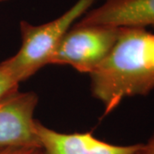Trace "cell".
Instances as JSON below:
<instances>
[{
	"label": "cell",
	"instance_id": "obj_9",
	"mask_svg": "<svg viewBox=\"0 0 154 154\" xmlns=\"http://www.w3.org/2000/svg\"><path fill=\"white\" fill-rule=\"evenodd\" d=\"M134 154H154V132L146 142L140 144V148Z\"/></svg>",
	"mask_w": 154,
	"mask_h": 154
},
{
	"label": "cell",
	"instance_id": "obj_6",
	"mask_svg": "<svg viewBox=\"0 0 154 154\" xmlns=\"http://www.w3.org/2000/svg\"><path fill=\"white\" fill-rule=\"evenodd\" d=\"M78 22L114 28H154V0H105Z\"/></svg>",
	"mask_w": 154,
	"mask_h": 154
},
{
	"label": "cell",
	"instance_id": "obj_1",
	"mask_svg": "<svg viewBox=\"0 0 154 154\" xmlns=\"http://www.w3.org/2000/svg\"><path fill=\"white\" fill-rule=\"evenodd\" d=\"M93 97L108 115L128 98L154 90V33L142 28H119L109 54L91 74Z\"/></svg>",
	"mask_w": 154,
	"mask_h": 154
},
{
	"label": "cell",
	"instance_id": "obj_4",
	"mask_svg": "<svg viewBox=\"0 0 154 154\" xmlns=\"http://www.w3.org/2000/svg\"><path fill=\"white\" fill-rule=\"evenodd\" d=\"M38 103L35 93L19 90L0 100V148L40 147L34 118Z\"/></svg>",
	"mask_w": 154,
	"mask_h": 154
},
{
	"label": "cell",
	"instance_id": "obj_5",
	"mask_svg": "<svg viewBox=\"0 0 154 154\" xmlns=\"http://www.w3.org/2000/svg\"><path fill=\"white\" fill-rule=\"evenodd\" d=\"M36 132L41 154H134L141 144L115 145L99 140L92 132H58L38 120Z\"/></svg>",
	"mask_w": 154,
	"mask_h": 154
},
{
	"label": "cell",
	"instance_id": "obj_7",
	"mask_svg": "<svg viewBox=\"0 0 154 154\" xmlns=\"http://www.w3.org/2000/svg\"><path fill=\"white\" fill-rule=\"evenodd\" d=\"M20 83L8 60L0 62V100L17 92Z\"/></svg>",
	"mask_w": 154,
	"mask_h": 154
},
{
	"label": "cell",
	"instance_id": "obj_3",
	"mask_svg": "<svg viewBox=\"0 0 154 154\" xmlns=\"http://www.w3.org/2000/svg\"><path fill=\"white\" fill-rule=\"evenodd\" d=\"M118 33L119 28L77 22L61 40L49 64L69 65L89 75L109 54Z\"/></svg>",
	"mask_w": 154,
	"mask_h": 154
},
{
	"label": "cell",
	"instance_id": "obj_2",
	"mask_svg": "<svg viewBox=\"0 0 154 154\" xmlns=\"http://www.w3.org/2000/svg\"><path fill=\"white\" fill-rule=\"evenodd\" d=\"M97 0H77L61 16L48 22L34 25L20 22L21 46L7 58L20 82L27 81L46 65L68 31L90 11Z\"/></svg>",
	"mask_w": 154,
	"mask_h": 154
},
{
	"label": "cell",
	"instance_id": "obj_8",
	"mask_svg": "<svg viewBox=\"0 0 154 154\" xmlns=\"http://www.w3.org/2000/svg\"><path fill=\"white\" fill-rule=\"evenodd\" d=\"M0 154H41V149L35 146H10L0 148Z\"/></svg>",
	"mask_w": 154,
	"mask_h": 154
},
{
	"label": "cell",
	"instance_id": "obj_10",
	"mask_svg": "<svg viewBox=\"0 0 154 154\" xmlns=\"http://www.w3.org/2000/svg\"><path fill=\"white\" fill-rule=\"evenodd\" d=\"M9 0H0V3H3V2H7Z\"/></svg>",
	"mask_w": 154,
	"mask_h": 154
}]
</instances>
